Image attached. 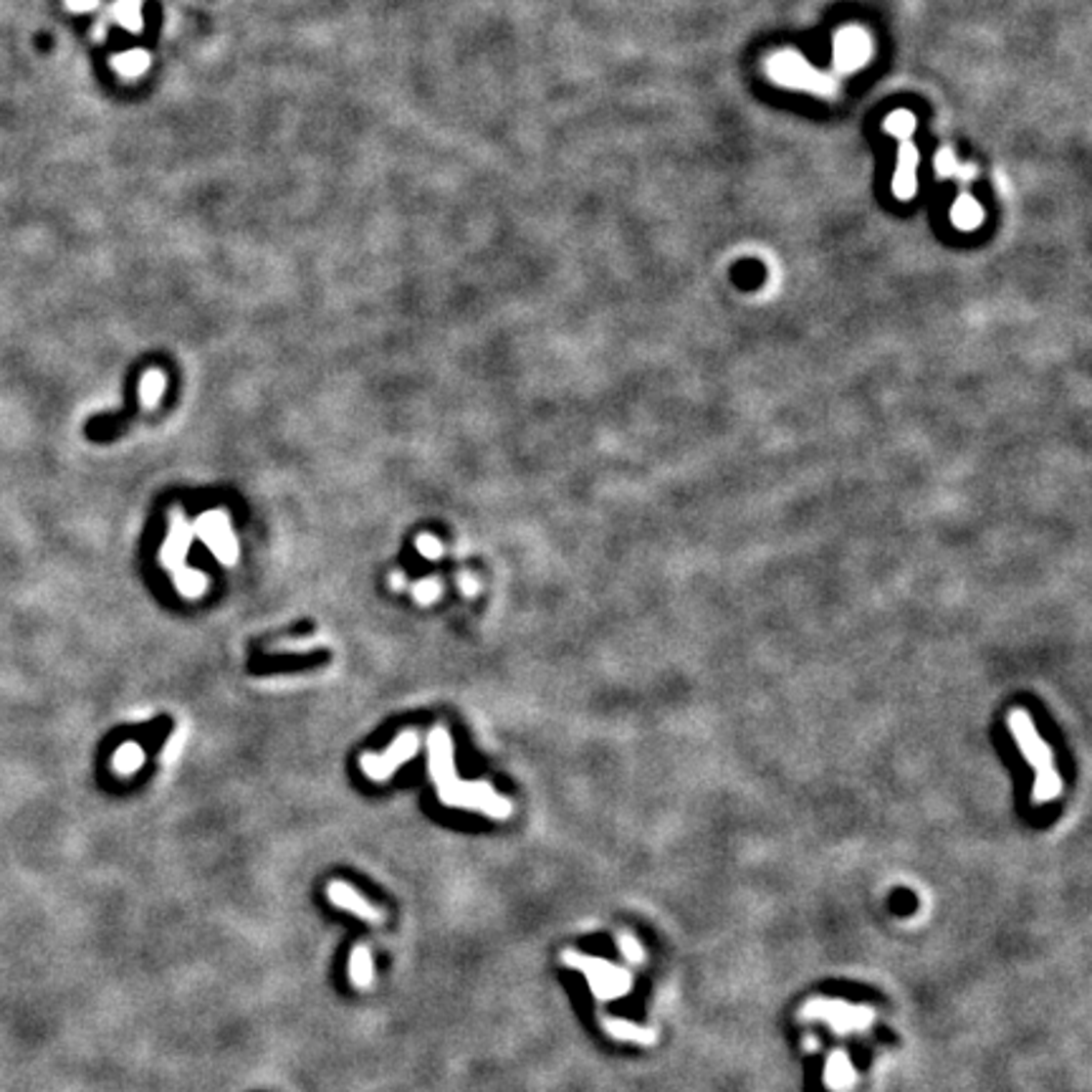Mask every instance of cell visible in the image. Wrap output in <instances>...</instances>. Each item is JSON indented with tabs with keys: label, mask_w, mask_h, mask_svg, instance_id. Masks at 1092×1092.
<instances>
[{
	"label": "cell",
	"mask_w": 1092,
	"mask_h": 1092,
	"mask_svg": "<svg viewBox=\"0 0 1092 1092\" xmlns=\"http://www.w3.org/2000/svg\"><path fill=\"white\" fill-rule=\"evenodd\" d=\"M114 66L124 73V76H140L150 66V56L145 51H129L124 56H116Z\"/></svg>",
	"instance_id": "cell-10"
},
{
	"label": "cell",
	"mask_w": 1092,
	"mask_h": 1092,
	"mask_svg": "<svg viewBox=\"0 0 1092 1092\" xmlns=\"http://www.w3.org/2000/svg\"><path fill=\"white\" fill-rule=\"evenodd\" d=\"M140 764H142V751L137 749V746H127V749H122V754L116 757V766H119V771H135Z\"/></svg>",
	"instance_id": "cell-12"
},
{
	"label": "cell",
	"mask_w": 1092,
	"mask_h": 1092,
	"mask_svg": "<svg viewBox=\"0 0 1092 1092\" xmlns=\"http://www.w3.org/2000/svg\"><path fill=\"white\" fill-rule=\"evenodd\" d=\"M99 0H68V8H73V11H92V8H97Z\"/></svg>",
	"instance_id": "cell-13"
},
{
	"label": "cell",
	"mask_w": 1092,
	"mask_h": 1092,
	"mask_svg": "<svg viewBox=\"0 0 1092 1092\" xmlns=\"http://www.w3.org/2000/svg\"><path fill=\"white\" fill-rule=\"evenodd\" d=\"M562 961L574 966V969H580L587 982H590V986H592V994L602 1001L620 999V996L630 994V988H633L630 971L623 969V966L610 964L604 958L585 956V953L577 951H564Z\"/></svg>",
	"instance_id": "cell-2"
},
{
	"label": "cell",
	"mask_w": 1092,
	"mask_h": 1092,
	"mask_svg": "<svg viewBox=\"0 0 1092 1092\" xmlns=\"http://www.w3.org/2000/svg\"><path fill=\"white\" fill-rule=\"evenodd\" d=\"M827 1074H824V1082H827V1087H832L835 1092H850L854 1087V1082H857V1072H854L852 1062H850L848 1052L845 1050H835L830 1055V1060H827Z\"/></svg>",
	"instance_id": "cell-5"
},
{
	"label": "cell",
	"mask_w": 1092,
	"mask_h": 1092,
	"mask_svg": "<svg viewBox=\"0 0 1092 1092\" xmlns=\"http://www.w3.org/2000/svg\"><path fill=\"white\" fill-rule=\"evenodd\" d=\"M111 19H114L116 23H122L124 28H129V31H140L142 28L140 0H119V3L111 8Z\"/></svg>",
	"instance_id": "cell-9"
},
{
	"label": "cell",
	"mask_w": 1092,
	"mask_h": 1092,
	"mask_svg": "<svg viewBox=\"0 0 1092 1092\" xmlns=\"http://www.w3.org/2000/svg\"><path fill=\"white\" fill-rule=\"evenodd\" d=\"M617 943H620V951H623V956L628 958L630 964H642L645 961V951H642L640 940L634 939L633 934H620L617 936Z\"/></svg>",
	"instance_id": "cell-11"
},
{
	"label": "cell",
	"mask_w": 1092,
	"mask_h": 1092,
	"mask_svg": "<svg viewBox=\"0 0 1092 1092\" xmlns=\"http://www.w3.org/2000/svg\"><path fill=\"white\" fill-rule=\"evenodd\" d=\"M1009 728H1012L1014 739H1017V744H1020L1025 759L1031 764V769L1037 771L1034 789H1031L1034 802H1037V805H1044V802L1057 800L1062 792V779L1060 774H1057L1052 749L1039 739L1037 728H1034V721L1029 719L1026 711L1017 708V711L1009 714Z\"/></svg>",
	"instance_id": "cell-1"
},
{
	"label": "cell",
	"mask_w": 1092,
	"mask_h": 1092,
	"mask_svg": "<svg viewBox=\"0 0 1092 1092\" xmlns=\"http://www.w3.org/2000/svg\"><path fill=\"white\" fill-rule=\"evenodd\" d=\"M327 895H329L331 903L339 905V908H344V910H349V913H354V916L365 918L367 923H382V921H385V910H379V908H374V905L367 903L365 897L354 891L352 885L334 880V883H329V891H327Z\"/></svg>",
	"instance_id": "cell-4"
},
{
	"label": "cell",
	"mask_w": 1092,
	"mask_h": 1092,
	"mask_svg": "<svg viewBox=\"0 0 1092 1092\" xmlns=\"http://www.w3.org/2000/svg\"><path fill=\"white\" fill-rule=\"evenodd\" d=\"M413 751H415V739H405V741H400V744H397L395 749L387 754V757H382V759L370 757V759H365L362 764H365V771L372 776V779H387V776L395 771L397 764L413 757Z\"/></svg>",
	"instance_id": "cell-6"
},
{
	"label": "cell",
	"mask_w": 1092,
	"mask_h": 1092,
	"mask_svg": "<svg viewBox=\"0 0 1092 1092\" xmlns=\"http://www.w3.org/2000/svg\"><path fill=\"white\" fill-rule=\"evenodd\" d=\"M604 1029H607V1034L615 1039H625V1042H637V1044H653L655 1042V1031L653 1029H645V1026H637L633 1025V1022L628 1020H604L602 1022Z\"/></svg>",
	"instance_id": "cell-7"
},
{
	"label": "cell",
	"mask_w": 1092,
	"mask_h": 1092,
	"mask_svg": "<svg viewBox=\"0 0 1092 1092\" xmlns=\"http://www.w3.org/2000/svg\"><path fill=\"white\" fill-rule=\"evenodd\" d=\"M349 977H352V982L360 988L372 986L374 969H372V956H370V948L367 946L354 948L352 964H349Z\"/></svg>",
	"instance_id": "cell-8"
},
{
	"label": "cell",
	"mask_w": 1092,
	"mask_h": 1092,
	"mask_svg": "<svg viewBox=\"0 0 1092 1092\" xmlns=\"http://www.w3.org/2000/svg\"><path fill=\"white\" fill-rule=\"evenodd\" d=\"M420 549H422V554H425V551H427V554H430V556L438 554V549H435V542H430V539H427V542H425V539H422V542H420Z\"/></svg>",
	"instance_id": "cell-14"
},
{
	"label": "cell",
	"mask_w": 1092,
	"mask_h": 1092,
	"mask_svg": "<svg viewBox=\"0 0 1092 1092\" xmlns=\"http://www.w3.org/2000/svg\"><path fill=\"white\" fill-rule=\"evenodd\" d=\"M802 1020H819L830 1025L837 1034L862 1031L875 1022V1012L870 1007H852L840 999H811L800 1014Z\"/></svg>",
	"instance_id": "cell-3"
}]
</instances>
